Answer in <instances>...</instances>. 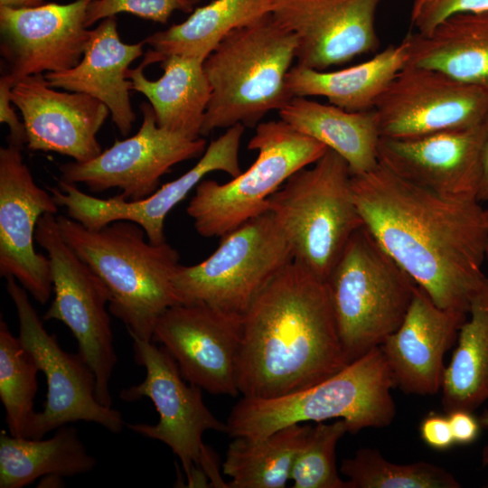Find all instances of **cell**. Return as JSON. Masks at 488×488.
Instances as JSON below:
<instances>
[{
  "instance_id": "obj_13",
  "label": "cell",
  "mask_w": 488,
  "mask_h": 488,
  "mask_svg": "<svg viewBox=\"0 0 488 488\" xmlns=\"http://www.w3.org/2000/svg\"><path fill=\"white\" fill-rule=\"evenodd\" d=\"M140 108L143 122L134 136L116 141L89 161L60 164V180L83 183L93 193L117 188L125 200L139 201L158 189L161 177L174 165L204 153L202 136L161 127L150 104Z\"/></svg>"
},
{
  "instance_id": "obj_22",
  "label": "cell",
  "mask_w": 488,
  "mask_h": 488,
  "mask_svg": "<svg viewBox=\"0 0 488 488\" xmlns=\"http://www.w3.org/2000/svg\"><path fill=\"white\" fill-rule=\"evenodd\" d=\"M467 316L437 306L418 286L403 322L380 345L394 386L407 394L437 393L446 370L445 354L456 343Z\"/></svg>"
},
{
  "instance_id": "obj_2",
  "label": "cell",
  "mask_w": 488,
  "mask_h": 488,
  "mask_svg": "<svg viewBox=\"0 0 488 488\" xmlns=\"http://www.w3.org/2000/svg\"><path fill=\"white\" fill-rule=\"evenodd\" d=\"M348 364L324 281L292 260L243 315L239 393L278 398L317 384Z\"/></svg>"
},
{
  "instance_id": "obj_20",
  "label": "cell",
  "mask_w": 488,
  "mask_h": 488,
  "mask_svg": "<svg viewBox=\"0 0 488 488\" xmlns=\"http://www.w3.org/2000/svg\"><path fill=\"white\" fill-rule=\"evenodd\" d=\"M483 144V124L414 138L380 136L378 160L403 179L443 197L477 199Z\"/></svg>"
},
{
  "instance_id": "obj_37",
  "label": "cell",
  "mask_w": 488,
  "mask_h": 488,
  "mask_svg": "<svg viewBox=\"0 0 488 488\" xmlns=\"http://www.w3.org/2000/svg\"><path fill=\"white\" fill-rule=\"evenodd\" d=\"M14 82L4 74L0 78V122L8 126V144L23 148L27 144V134L23 122L20 121L12 107L11 89Z\"/></svg>"
},
{
  "instance_id": "obj_24",
  "label": "cell",
  "mask_w": 488,
  "mask_h": 488,
  "mask_svg": "<svg viewBox=\"0 0 488 488\" xmlns=\"http://www.w3.org/2000/svg\"><path fill=\"white\" fill-rule=\"evenodd\" d=\"M407 65L441 71L488 91V12L460 14L428 34L408 33Z\"/></svg>"
},
{
  "instance_id": "obj_40",
  "label": "cell",
  "mask_w": 488,
  "mask_h": 488,
  "mask_svg": "<svg viewBox=\"0 0 488 488\" xmlns=\"http://www.w3.org/2000/svg\"><path fill=\"white\" fill-rule=\"evenodd\" d=\"M484 128V144L483 154V174L477 199L480 202H488V112L483 122Z\"/></svg>"
},
{
  "instance_id": "obj_39",
  "label": "cell",
  "mask_w": 488,
  "mask_h": 488,
  "mask_svg": "<svg viewBox=\"0 0 488 488\" xmlns=\"http://www.w3.org/2000/svg\"><path fill=\"white\" fill-rule=\"evenodd\" d=\"M455 444H470L479 434L480 423L472 412L455 410L447 414Z\"/></svg>"
},
{
  "instance_id": "obj_3",
  "label": "cell",
  "mask_w": 488,
  "mask_h": 488,
  "mask_svg": "<svg viewBox=\"0 0 488 488\" xmlns=\"http://www.w3.org/2000/svg\"><path fill=\"white\" fill-rule=\"evenodd\" d=\"M56 217L62 238L108 289V311L132 339L152 341L159 316L179 304L173 284L178 251L166 241L151 243L130 221L90 230L69 216Z\"/></svg>"
},
{
  "instance_id": "obj_43",
  "label": "cell",
  "mask_w": 488,
  "mask_h": 488,
  "mask_svg": "<svg viewBox=\"0 0 488 488\" xmlns=\"http://www.w3.org/2000/svg\"><path fill=\"white\" fill-rule=\"evenodd\" d=\"M480 426L488 429V409H485L478 418Z\"/></svg>"
},
{
  "instance_id": "obj_18",
  "label": "cell",
  "mask_w": 488,
  "mask_h": 488,
  "mask_svg": "<svg viewBox=\"0 0 488 488\" xmlns=\"http://www.w3.org/2000/svg\"><path fill=\"white\" fill-rule=\"evenodd\" d=\"M21 148H0V275L14 277L40 304L52 292L48 256L36 252L37 223L45 213L58 212L52 193L39 187L24 164Z\"/></svg>"
},
{
  "instance_id": "obj_14",
  "label": "cell",
  "mask_w": 488,
  "mask_h": 488,
  "mask_svg": "<svg viewBox=\"0 0 488 488\" xmlns=\"http://www.w3.org/2000/svg\"><path fill=\"white\" fill-rule=\"evenodd\" d=\"M374 109L380 136L414 138L482 125L488 91L436 70L406 65Z\"/></svg>"
},
{
  "instance_id": "obj_41",
  "label": "cell",
  "mask_w": 488,
  "mask_h": 488,
  "mask_svg": "<svg viewBox=\"0 0 488 488\" xmlns=\"http://www.w3.org/2000/svg\"><path fill=\"white\" fill-rule=\"evenodd\" d=\"M42 0H0V5L23 7L42 5Z\"/></svg>"
},
{
  "instance_id": "obj_44",
  "label": "cell",
  "mask_w": 488,
  "mask_h": 488,
  "mask_svg": "<svg viewBox=\"0 0 488 488\" xmlns=\"http://www.w3.org/2000/svg\"><path fill=\"white\" fill-rule=\"evenodd\" d=\"M482 463L483 465H488V445L482 451Z\"/></svg>"
},
{
  "instance_id": "obj_47",
  "label": "cell",
  "mask_w": 488,
  "mask_h": 488,
  "mask_svg": "<svg viewBox=\"0 0 488 488\" xmlns=\"http://www.w3.org/2000/svg\"><path fill=\"white\" fill-rule=\"evenodd\" d=\"M43 1V0H42Z\"/></svg>"
},
{
  "instance_id": "obj_28",
  "label": "cell",
  "mask_w": 488,
  "mask_h": 488,
  "mask_svg": "<svg viewBox=\"0 0 488 488\" xmlns=\"http://www.w3.org/2000/svg\"><path fill=\"white\" fill-rule=\"evenodd\" d=\"M272 0H213L196 8L183 23L148 36L150 48L140 66L171 55L204 61L230 32L270 14Z\"/></svg>"
},
{
  "instance_id": "obj_27",
  "label": "cell",
  "mask_w": 488,
  "mask_h": 488,
  "mask_svg": "<svg viewBox=\"0 0 488 488\" xmlns=\"http://www.w3.org/2000/svg\"><path fill=\"white\" fill-rule=\"evenodd\" d=\"M203 61L171 55L161 62L164 73L156 80H148L140 65L128 69L127 77L132 90L147 98L159 127L192 137L201 136L211 93Z\"/></svg>"
},
{
  "instance_id": "obj_38",
  "label": "cell",
  "mask_w": 488,
  "mask_h": 488,
  "mask_svg": "<svg viewBox=\"0 0 488 488\" xmlns=\"http://www.w3.org/2000/svg\"><path fill=\"white\" fill-rule=\"evenodd\" d=\"M419 432L423 441L433 449L446 450L455 444L448 417L436 414L426 417Z\"/></svg>"
},
{
  "instance_id": "obj_31",
  "label": "cell",
  "mask_w": 488,
  "mask_h": 488,
  "mask_svg": "<svg viewBox=\"0 0 488 488\" xmlns=\"http://www.w3.org/2000/svg\"><path fill=\"white\" fill-rule=\"evenodd\" d=\"M311 426L293 424L261 439L233 437L222 464L229 488H283Z\"/></svg>"
},
{
  "instance_id": "obj_16",
  "label": "cell",
  "mask_w": 488,
  "mask_h": 488,
  "mask_svg": "<svg viewBox=\"0 0 488 488\" xmlns=\"http://www.w3.org/2000/svg\"><path fill=\"white\" fill-rule=\"evenodd\" d=\"M242 319L202 304H177L159 316L152 341L170 353L187 382L235 397Z\"/></svg>"
},
{
  "instance_id": "obj_8",
  "label": "cell",
  "mask_w": 488,
  "mask_h": 488,
  "mask_svg": "<svg viewBox=\"0 0 488 488\" xmlns=\"http://www.w3.org/2000/svg\"><path fill=\"white\" fill-rule=\"evenodd\" d=\"M248 148L258 152L249 169L225 183L203 179L196 186L186 212L202 237L221 238L267 211L268 198L328 149L282 119L260 122Z\"/></svg>"
},
{
  "instance_id": "obj_19",
  "label": "cell",
  "mask_w": 488,
  "mask_h": 488,
  "mask_svg": "<svg viewBox=\"0 0 488 488\" xmlns=\"http://www.w3.org/2000/svg\"><path fill=\"white\" fill-rule=\"evenodd\" d=\"M382 0H272L271 14L297 39L296 64L326 70L379 46Z\"/></svg>"
},
{
  "instance_id": "obj_1",
  "label": "cell",
  "mask_w": 488,
  "mask_h": 488,
  "mask_svg": "<svg viewBox=\"0 0 488 488\" xmlns=\"http://www.w3.org/2000/svg\"><path fill=\"white\" fill-rule=\"evenodd\" d=\"M363 225L439 307L469 313L487 276L488 231L477 199H451L380 163L352 175Z\"/></svg>"
},
{
  "instance_id": "obj_6",
  "label": "cell",
  "mask_w": 488,
  "mask_h": 488,
  "mask_svg": "<svg viewBox=\"0 0 488 488\" xmlns=\"http://www.w3.org/2000/svg\"><path fill=\"white\" fill-rule=\"evenodd\" d=\"M324 283L349 363L399 327L418 286L364 225L352 235Z\"/></svg>"
},
{
  "instance_id": "obj_32",
  "label": "cell",
  "mask_w": 488,
  "mask_h": 488,
  "mask_svg": "<svg viewBox=\"0 0 488 488\" xmlns=\"http://www.w3.org/2000/svg\"><path fill=\"white\" fill-rule=\"evenodd\" d=\"M39 367L18 337L0 321V399L5 411L9 434L24 437L36 413L33 400L37 392Z\"/></svg>"
},
{
  "instance_id": "obj_26",
  "label": "cell",
  "mask_w": 488,
  "mask_h": 488,
  "mask_svg": "<svg viewBox=\"0 0 488 488\" xmlns=\"http://www.w3.org/2000/svg\"><path fill=\"white\" fill-rule=\"evenodd\" d=\"M408 47L403 39L368 61L337 70L293 66L286 78L293 96L324 97L348 111L373 109L396 75L408 64Z\"/></svg>"
},
{
  "instance_id": "obj_46",
  "label": "cell",
  "mask_w": 488,
  "mask_h": 488,
  "mask_svg": "<svg viewBox=\"0 0 488 488\" xmlns=\"http://www.w3.org/2000/svg\"><path fill=\"white\" fill-rule=\"evenodd\" d=\"M188 1L194 5L195 4L200 2L201 0H188Z\"/></svg>"
},
{
  "instance_id": "obj_10",
  "label": "cell",
  "mask_w": 488,
  "mask_h": 488,
  "mask_svg": "<svg viewBox=\"0 0 488 488\" xmlns=\"http://www.w3.org/2000/svg\"><path fill=\"white\" fill-rule=\"evenodd\" d=\"M56 214H43L35 240L51 263L53 301L44 320L62 322L78 342L79 352L96 378L99 401L112 407L110 379L117 363L111 322L106 306L109 294L100 278L62 238Z\"/></svg>"
},
{
  "instance_id": "obj_30",
  "label": "cell",
  "mask_w": 488,
  "mask_h": 488,
  "mask_svg": "<svg viewBox=\"0 0 488 488\" xmlns=\"http://www.w3.org/2000/svg\"><path fill=\"white\" fill-rule=\"evenodd\" d=\"M468 316L444 372L441 403L446 414L473 413L488 400V277L472 300Z\"/></svg>"
},
{
  "instance_id": "obj_35",
  "label": "cell",
  "mask_w": 488,
  "mask_h": 488,
  "mask_svg": "<svg viewBox=\"0 0 488 488\" xmlns=\"http://www.w3.org/2000/svg\"><path fill=\"white\" fill-rule=\"evenodd\" d=\"M175 11L192 12L193 5L188 0H93L87 9L85 25L88 28L120 13L166 23Z\"/></svg>"
},
{
  "instance_id": "obj_21",
  "label": "cell",
  "mask_w": 488,
  "mask_h": 488,
  "mask_svg": "<svg viewBox=\"0 0 488 488\" xmlns=\"http://www.w3.org/2000/svg\"><path fill=\"white\" fill-rule=\"evenodd\" d=\"M11 100L22 114L30 150L56 152L78 163L102 152L97 134L110 111L99 99L57 90L43 74H37L14 83Z\"/></svg>"
},
{
  "instance_id": "obj_45",
  "label": "cell",
  "mask_w": 488,
  "mask_h": 488,
  "mask_svg": "<svg viewBox=\"0 0 488 488\" xmlns=\"http://www.w3.org/2000/svg\"><path fill=\"white\" fill-rule=\"evenodd\" d=\"M487 203H488V202H487ZM483 211H484L485 223H486L487 231H488V205H487V207L483 208ZM486 258L488 259V241H487V249H486Z\"/></svg>"
},
{
  "instance_id": "obj_17",
  "label": "cell",
  "mask_w": 488,
  "mask_h": 488,
  "mask_svg": "<svg viewBox=\"0 0 488 488\" xmlns=\"http://www.w3.org/2000/svg\"><path fill=\"white\" fill-rule=\"evenodd\" d=\"M92 1L0 5L1 55L5 74L14 84L28 76L70 70L81 61L90 35L85 18Z\"/></svg>"
},
{
  "instance_id": "obj_5",
  "label": "cell",
  "mask_w": 488,
  "mask_h": 488,
  "mask_svg": "<svg viewBox=\"0 0 488 488\" xmlns=\"http://www.w3.org/2000/svg\"><path fill=\"white\" fill-rule=\"evenodd\" d=\"M394 387L377 346L305 389L274 399L242 397L229 415L226 433L230 437L261 439L293 424L339 418L347 421L352 435L364 428L386 427L397 413L391 395Z\"/></svg>"
},
{
  "instance_id": "obj_25",
  "label": "cell",
  "mask_w": 488,
  "mask_h": 488,
  "mask_svg": "<svg viewBox=\"0 0 488 488\" xmlns=\"http://www.w3.org/2000/svg\"><path fill=\"white\" fill-rule=\"evenodd\" d=\"M278 112L280 119L336 152L352 175L372 170L378 164L380 138L375 109L348 111L333 104L294 96Z\"/></svg>"
},
{
  "instance_id": "obj_36",
  "label": "cell",
  "mask_w": 488,
  "mask_h": 488,
  "mask_svg": "<svg viewBox=\"0 0 488 488\" xmlns=\"http://www.w3.org/2000/svg\"><path fill=\"white\" fill-rule=\"evenodd\" d=\"M484 12H488V0H414L410 23L416 32L428 34L453 15Z\"/></svg>"
},
{
  "instance_id": "obj_4",
  "label": "cell",
  "mask_w": 488,
  "mask_h": 488,
  "mask_svg": "<svg viewBox=\"0 0 488 488\" xmlns=\"http://www.w3.org/2000/svg\"><path fill=\"white\" fill-rule=\"evenodd\" d=\"M297 39L270 14L230 32L203 61L211 85L201 136L237 124L255 128L294 97L286 78Z\"/></svg>"
},
{
  "instance_id": "obj_42",
  "label": "cell",
  "mask_w": 488,
  "mask_h": 488,
  "mask_svg": "<svg viewBox=\"0 0 488 488\" xmlns=\"http://www.w3.org/2000/svg\"><path fill=\"white\" fill-rule=\"evenodd\" d=\"M39 484V487H61L63 484L62 476L57 474L42 476Z\"/></svg>"
},
{
  "instance_id": "obj_11",
  "label": "cell",
  "mask_w": 488,
  "mask_h": 488,
  "mask_svg": "<svg viewBox=\"0 0 488 488\" xmlns=\"http://www.w3.org/2000/svg\"><path fill=\"white\" fill-rule=\"evenodd\" d=\"M6 290L19 323V340L33 356L46 378L47 395L42 411L36 412L26 438L40 439L52 430L76 421L99 424L112 433L124 426L121 413L102 405L96 396V378L80 352L61 349L33 306L27 291L14 277H7Z\"/></svg>"
},
{
  "instance_id": "obj_9",
  "label": "cell",
  "mask_w": 488,
  "mask_h": 488,
  "mask_svg": "<svg viewBox=\"0 0 488 488\" xmlns=\"http://www.w3.org/2000/svg\"><path fill=\"white\" fill-rule=\"evenodd\" d=\"M293 259L286 237L267 211L222 235L206 259L179 264L173 284L179 304H202L243 316Z\"/></svg>"
},
{
  "instance_id": "obj_34",
  "label": "cell",
  "mask_w": 488,
  "mask_h": 488,
  "mask_svg": "<svg viewBox=\"0 0 488 488\" xmlns=\"http://www.w3.org/2000/svg\"><path fill=\"white\" fill-rule=\"evenodd\" d=\"M346 433L349 425L343 418L311 427L292 466L293 487L348 488L347 481L339 476L335 460L336 445Z\"/></svg>"
},
{
  "instance_id": "obj_29",
  "label": "cell",
  "mask_w": 488,
  "mask_h": 488,
  "mask_svg": "<svg viewBox=\"0 0 488 488\" xmlns=\"http://www.w3.org/2000/svg\"><path fill=\"white\" fill-rule=\"evenodd\" d=\"M96 465L78 430L68 424L44 440L0 432V488H22L48 474L71 477Z\"/></svg>"
},
{
  "instance_id": "obj_7",
  "label": "cell",
  "mask_w": 488,
  "mask_h": 488,
  "mask_svg": "<svg viewBox=\"0 0 488 488\" xmlns=\"http://www.w3.org/2000/svg\"><path fill=\"white\" fill-rule=\"evenodd\" d=\"M352 173L336 152L291 175L267 200L293 258L324 281L352 235L363 225L352 191Z\"/></svg>"
},
{
  "instance_id": "obj_23",
  "label": "cell",
  "mask_w": 488,
  "mask_h": 488,
  "mask_svg": "<svg viewBox=\"0 0 488 488\" xmlns=\"http://www.w3.org/2000/svg\"><path fill=\"white\" fill-rule=\"evenodd\" d=\"M145 44V40L123 42L116 16H110L90 30L83 57L75 67L47 72L44 77L52 88L85 93L104 103L113 123L126 136L136 120L129 97L132 83L127 73L132 61L143 55Z\"/></svg>"
},
{
  "instance_id": "obj_12",
  "label": "cell",
  "mask_w": 488,
  "mask_h": 488,
  "mask_svg": "<svg viewBox=\"0 0 488 488\" xmlns=\"http://www.w3.org/2000/svg\"><path fill=\"white\" fill-rule=\"evenodd\" d=\"M134 357L145 369V380L120 393L128 402L144 397L150 399L159 414L155 425L128 424L132 431L168 446L179 458L187 483L209 451L202 442L207 430L227 432V425L220 421L203 402L202 389L186 383L179 368L162 346L152 341L133 338Z\"/></svg>"
},
{
  "instance_id": "obj_15",
  "label": "cell",
  "mask_w": 488,
  "mask_h": 488,
  "mask_svg": "<svg viewBox=\"0 0 488 488\" xmlns=\"http://www.w3.org/2000/svg\"><path fill=\"white\" fill-rule=\"evenodd\" d=\"M245 128L241 124L227 128L207 145L193 167L143 200L127 201L120 194L101 199L61 180H58L57 186L46 189L58 206L65 209L67 216L88 229H100L115 221H130L145 230L151 243L161 244L166 241L164 222L167 215L208 174L224 172L233 178L242 172L239 153Z\"/></svg>"
},
{
  "instance_id": "obj_33",
  "label": "cell",
  "mask_w": 488,
  "mask_h": 488,
  "mask_svg": "<svg viewBox=\"0 0 488 488\" xmlns=\"http://www.w3.org/2000/svg\"><path fill=\"white\" fill-rule=\"evenodd\" d=\"M341 473L348 488H459L446 469L427 462L399 465L388 461L376 448L363 447L342 461Z\"/></svg>"
}]
</instances>
